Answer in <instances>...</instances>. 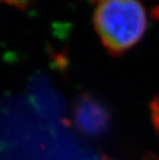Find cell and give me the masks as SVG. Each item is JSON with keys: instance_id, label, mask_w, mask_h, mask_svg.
<instances>
[{"instance_id": "3957f363", "label": "cell", "mask_w": 159, "mask_h": 160, "mask_svg": "<svg viewBox=\"0 0 159 160\" xmlns=\"http://www.w3.org/2000/svg\"><path fill=\"white\" fill-rule=\"evenodd\" d=\"M0 2H7L11 4H23V0H0Z\"/></svg>"}, {"instance_id": "6da1fadb", "label": "cell", "mask_w": 159, "mask_h": 160, "mask_svg": "<svg viewBox=\"0 0 159 160\" xmlns=\"http://www.w3.org/2000/svg\"><path fill=\"white\" fill-rule=\"evenodd\" d=\"M94 1V28L111 55H123L141 42L148 28L147 11L141 0Z\"/></svg>"}, {"instance_id": "7a4b0ae2", "label": "cell", "mask_w": 159, "mask_h": 160, "mask_svg": "<svg viewBox=\"0 0 159 160\" xmlns=\"http://www.w3.org/2000/svg\"><path fill=\"white\" fill-rule=\"evenodd\" d=\"M73 116L81 131L91 135L103 133L110 123L106 108L91 97L81 98L76 105Z\"/></svg>"}]
</instances>
